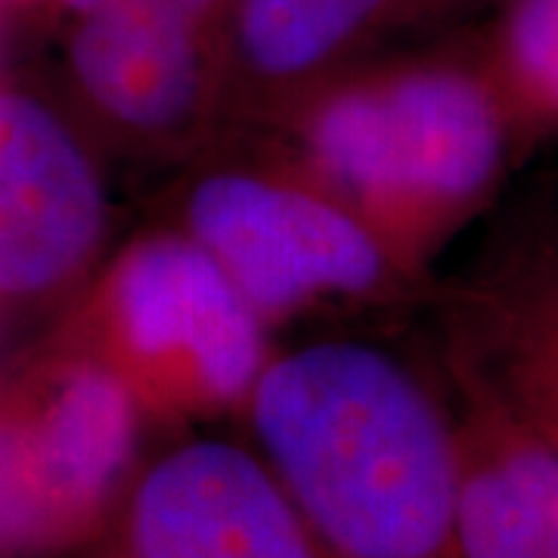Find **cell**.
<instances>
[{"instance_id":"obj_1","label":"cell","mask_w":558,"mask_h":558,"mask_svg":"<svg viewBox=\"0 0 558 558\" xmlns=\"http://www.w3.org/2000/svg\"><path fill=\"white\" fill-rule=\"evenodd\" d=\"M252 438L323 558H465L453 400L366 341H314L245 400Z\"/></svg>"},{"instance_id":"obj_2","label":"cell","mask_w":558,"mask_h":558,"mask_svg":"<svg viewBox=\"0 0 558 558\" xmlns=\"http://www.w3.org/2000/svg\"><path fill=\"white\" fill-rule=\"evenodd\" d=\"M289 168L416 274L494 196L521 131L478 50L351 65L279 109Z\"/></svg>"},{"instance_id":"obj_3","label":"cell","mask_w":558,"mask_h":558,"mask_svg":"<svg viewBox=\"0 0 558 558\" xmlns=\"http://www.w3.org/2000/svg\"><path fill=\"white\" fill-rule=\"evenodd\" d=\"M140 407L215 416L245 407L267 366L264 319L199 242L156 233L109 264L84 314V348Z\"/></svg>"},{"instance_id":"obj_4","label":"cell","mask_w":558,"mask_h":558,"mask_svg":"<svg viewBox=\"0 0 558 558\" xmlns=\"http://www.w3.org/2000/svg\"><path fill=\"white\" fill-rule=\"evenodd\" d=\"M183 218V233L218 260L264 323L323 301L381 299L416 277L366 220L289 165L205 174Z\"/></svg>"},{"instance_id":"obj_5","label":"cell","mask_w":558,"mask_h":558,"mask_svg":"<svg viewBox=\"0 0 558 558\" xmlns=\"http://www.w3.org/2000/svg\"><path fill=\"white\" fill-rule=\"evenodd\" d=\"M447 369L558 457V199L524 208L444 299Z\"/></svg>"},{"instance_id":"obj_6","label":"cell","mask_w":558,"mask_h":558,"mask_svg":"<svg viewBox=\"0 0 558 558\" xmlns=\"http://www.w3.org/2000/svg\"><path fill=\"white\" fill-rule=\"evenodd\" d=\"M109 515L97 558H323L270 465L233 440L168 450Z\"/></svg>"},{"instance_id":"obj_7","label":"cell","mask_w":558,"mask_h":558,"mask_svg":"<svg viewBox=\"0 0 558 558\" xmlns=\"http://www.w3.org/2000/svg\"><path fill=\"white\" fill-rule=\"evenodd\" d=\"M106 223L90 156L35 97L0 90V301H40L84 270Z\"/></svg>"},{"instance_id":"obj_8","label":"cell","mask_w":558,"mask_h":558,"mask_svg":"<svg viewBox=\"0 0 558 558\" xmlns=\"http://www.w3.org/2000/svg\"><path fill=\"white\" fill-rule=\"evenodd\" d=\"M69 72L106 124L178 137L223 106V28L146 3L72 13Z\"/></svg>"},{"instance_id":"obj_9","label":"cell","mask_w":558,"mask_h":558,"mask_svg":"<svg viewBox=\"0 0 558 558\" xmlns=\"http://www.w3.org/2000/svg\"><path fill=\"white\" fill-rule=\"evenodd\" d=\"M487 0H227L223 102L282 109L388 35Z\"/></svg>"},{"instance_id":"obj_10","label":"cell","mask_w":558,"mask_h":558,"mask_svg":"<svg viewBox=\"0 0 558 558\" xmlns=\"http://www.w3.org/2000/svg\"><path fill=\"white\" fill-rule=\"evenodd\" d=\"M16 400L69 537L102 527L131 475L143 410L134 391L102 360L75 351L47 363Z\"/></svg>"},{"instance_id":"obj_11","label":"cell","mask_w":558,"mask_h":558,"mask_svg":"<svg viewBox=\"0 0 558 558\" xmlns=\"http://www.w3.org/2000/svg\"><path fill=\"white\" fill-rule=\"evenodd\" d=\"M465 558H558V457L453 381Z\"/></svg>"},{"instance_id":"obj_12","label":"cell","mask_w":558,"mask_h":558,"mask_svg":"<svg viewBox=\"0 0 558 558\" xmlns=\"http://www.w3.org/2000/svg\"><path fill=\"white\" fill-rule=\"evenodd\" d=\"M478 53L527 134H558V0H487Z\"/></svg>"},{"instance_id":"obj_13","label":"cell","mask_w":558,"mask_h":558,"mask_svg":"<svg viewBox=\"0 0 558 558\" xmlns=\"http://www.w3.org/2000/svg\"><path fill=\"white\" fill-rule=\"evenodd\" d=\"M69 537L40 475L16 391L0 398V556H28Z\"/></svg>"},{"instance_id":"obj_14","label":"cell","mask_w":558,"mask_h":558,"mask_svg":"<svg viewBox=\"0 0 558 558\" xmlns=\"http://www.w3.org/2000/svg\"><path fill=\"white\" fill-rule=\"evenodd\" d=\"M53 7H60L65 16L90 10V7H106V3H146V7H161V10H174L183 16H193L202 22H215L223 28L227 16V0H47Z\"/></svg>"},{"instance_id":"obj_15","label":"cell","mask_w":558,"mask_h":558,"mask_svg":"<svg viewBox=\"0 0 558 558\" xmlns=\"http://www.w3.org/2000/svg\"><path fill=\"white\" fill-rule=\"evenodd\" d=\"M3 3H47V0H3Z\"/></svg>"}]
</instances>
